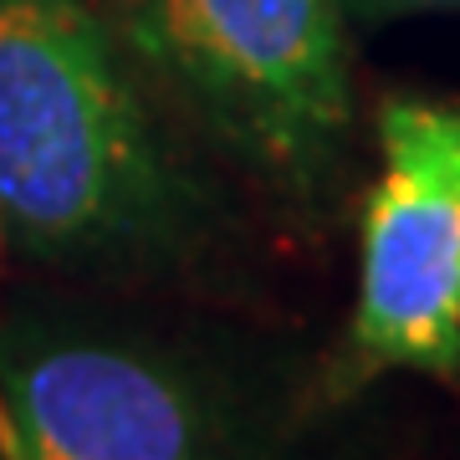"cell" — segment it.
Segmentation results:
<instances>
[{
    "label": "cell",
    "mask_w": 460,
    "mask_h": 460,
    "mask_svg": "<svg viewBox=\"0 0 460 460\" xmlns=\"http://www.w3.org/2000/svg\"><path fill=\"white\" fill-rule=\"evenodd\" d=\"M0 235L41 266L180 271L215 199L93 0H0Z\"/></svg>",
    "instance_id": "1"
},
{
    "label": "cell",
    "mask_w": 460,
    "mask_h": 460,
    "mask_svg": "<svg viewBox=\"0 0 460 460\" xmlns=\"http://www.w3.org/2000/svg\"><path fill=\"white\" fill-rule=\"evenodd\" d=\"M128 62L292 210H332L353 164L343 0H93Z\"/></svg>",
    "instance_id": "2"
},
{
    "label": "cell",
    "mask_w": 460,
    "mask_h": 460,
    "mask_svg": "<svg viewBox=\"0 0 460 460\" xmlns=\"http://www.w3.org/2000/svg\"><path fill=\"white\" fill-rule=\"evenodd\" d=\"M5 460H256L230 389L180 348L93 323L0 328Z\"/></svg>",
    "instance_id": "3"
},
{
    "label": "cell",
    "mask_w": 460,
    "mask_h": 460,
    "mask_svg": "<svg viewBox=\"0 0 460 460\" xmlns=\"http://www.w3.org/2000/svg\"><path fill=\"white\" fill-rule=\"evenodd\" d=\"M384 174L363 199L353 374L460 378V102H378Z\"/></svg>",
    "instance_id": "4"
},
{
    "label": "cell",
    "mask_w": 460,
    "mask_h": 460,
    "mask_svg": "<svg viewBox=\"0 0 460 460\" xmlns=\"http://www.w3.org/2000/svg\"><path fill=\"white\" fill-rule=\"evenodd\" d=\"M460 11V0H343V16L358 26H389V21L410 16H450Z\"/></svg>",
    "instance_id": "5"
},
{
    "label": "cell",
    "mask_w": 460,
    "mask_h": 460,
    "mask_svg": "<svg viewBox=\"0 0 460 460\" xmlns=\"http://www.w3.org/2000/svg\"><path fill=\"white\" fill-rule=\"evenodd\" d=\"M5 256H11V246H5V235H0V271H5Z\"/></svg>",
    "instance_id": "6"
},
{
    "label": "cell",
    "mask_w": 460,
    "mask_h": 460,
    "mask_svg": "<svg viewBox=\"0 0 460 460\" xmlns=\"http://www.w3.org/2000/svg\"><path fill=\"white\" fill-rule=\"evenodd\" d=\"M0 460H5V445H0Z\"/></svg>",
    "instance_id": "7"
}]
</instances>
